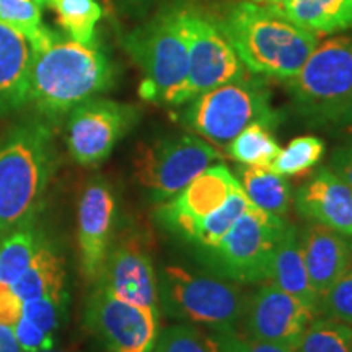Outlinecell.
I'll use <instances>...</instances> for the list:
<instances>
[{"label": "cell", "mask_w": 352, "mask_h": 352, "mask_svg": "<svg viewBox=\"0 0 352 352\" xmlns=\"http://www.w3.org/2000/svg\"><path fill=\"white\" fill-rule=\"evenodd\" d=\"M114 85V65L98 43L82 44L51 32L34 47L28 104L59 118Z\"/></svg>", "instance_id": "obj_1"}, {"label": "cell", "mask_w": 352, "mask_h": 352, "mask_svg": "<svg viewBox=\"0 0 352 352\" xmlns=\"http://www.w3.org/2000/svg\"><path fill=\"white\" fill-rule=\"evenodd\" d=\"M241 64L256 76L289 80L318 44L315 33L298 26L276 6L233 3L217 21Z\"/></svg>", "instance_id": "obj_2"}, {"label": "cell", "mask_w": 352, "mask_h": 352, "mask_svg": "<svg viewBox=\"0 0 352 352\" xmlns=\"http://www.w3.org/2000/svg\"><path fill=\"white\" fill-rule=\"evenodd\" d=\"M54 165L50 127L16 126L0 140V233L33 220Z\"/></svg>", "instance_id": "obj_3"}, {"label": "cell", "mask_w": 352, "mask_h": 352, "mask_svg": "<svg viewBox=\"0 0 352 352\" xmlns=\"http://www.w3.org/2000/svg\"><path fill=\"white\" fill-rule=\"evenodd\" d=\"M183 7L157 12L122 39V46L142 74L139 94L145 101L173 107L189 67V44Z\"/></svg>", "instance_id": "obj_4"}, {"label": "cell", "mask_w": 352, "mask_h": 352, "mask_svg": "<svg viewBox=\"0 0 352 352\" xmlns=\"http://www.w3.org/2000/svg\"><path fill=\"white\" fill-rule=\"evenodd\" d=\"M182 107L176 120L192 134L223 148L254 122L274 129L283 120L272 108L266 83L248 76L204 91Z\"/></svg>", "instance_id": "obj_5"}, {"label": "cell", "mask_w": 352, "mask_h": 352, "mask_svg": "<svg viewBox=\"0 0 352 352\" xmlns=\"http://www.w3.org/2000/svg\"><path fill=\"white\" fill-rule=\"evenodd\" d=\"M289 222L252 204L217 243L196 248L206 270L235 284L270 280L274 248Z\"/></svg>", "instance_id": "obj_6"}, {"label": "cell", "mask_w": 352, "mask_h": 352, "mask_svg": "<svg viewBox=\"0 0 352 352\" xmlns=\"http://www.w3.org/2000/svg\"><path fill=\"white\" fill-rule=\"evenodd\" d=\"M248 297L235 283L168 266L158 279V303L166 315L214 333L235 331Z\"/></svg>", "instance_id": "obj_7"}, {"label": "cell", "mask_w": 352, "mask_h": 352, "mask_svg": "<svg viewBox=\"0 0 352 352\" xmlns=\"http://www.w3.org/2000/svg\"><path fill=\"white\" fill-rule=\"evenodd\" d=\"M285 87L297 113L321 126L352 100V33L318 43Z\"/></svg>", "instance_id": "obj_8"}, {"label": "cell", "mask_w": 352, "mask_h": 352, "mask_svg": "<svg viewBox=\"0 0 352 352\" xmlns=\"http://www.w3.org/2000/svg\"><path fill=\"white\" fill-rule=\"evenodd\" d=\"M222 158V153L199 135H166L139 148L134 175L151 201L160 204Z\"/></svg>", "instance_id": "obj_9"}, {"label": "cell", "mask_w": 352, "mask_h": 352, "mask_svg": "<svg viewBox=\"0 0 352 352\" xmlns=\"http://www.w3.org/2000/svg\"><path fill=\"white\" fill-rule=\"evenodd\" d=\"M183 25L189 44V67L173 108L215 87L246 77L245 65L217 21L184 3Z\"/></svg>", "instance_id": "obj_10"}, {"label": "cell", "mask_w": 352, "mask_h": 352, "mask_svg": "<svg viewBox=\"0 0 352 352\" xmlns=\"http://www.w3.org/2000/svg\"><path fill=\"white\" fill-rule=\"evenodd\" d=\"M139 121V109L108 98H90L69 113L67 148L82 166H98Z\"/></svg>", "instance_id": "obj_11"}, {"label": "cell", "mask_w": 352, "mask_h": 352, "mask_svg": "<svg viewBox=\"0 0 352 352\" xmlns=\"http://www.w3.org/2000/svg\"><path fill=\"white\" fill-rule=\"evenodd\" d=\"M85 321L107 352H152L158 336V311L134 305L96 285Z\"/></svg>", "instance_id": "obj_12"}, {"label": "cell", "mask_w": 352, "mask_h": 352, "mask_svg": "<svg viewBox=\"0 0 352 352\" xmlns=\"http://www.w3.org/2000/svg\"><path fill=\"white\" fill-rule=\"evenodd\" d=\"M241 184L226 165H210L171 199L157 204L155 217L165 230L191 241L196 228Z\"/></svg>", "instance_id": "obj_13"}, {"label": "cell", "mask_w": 352, "mask_h": 352, "mask_svg": "<svg viewBox=\"0 0 352 352\" xmlns=\"http://www.w3.org/2000/svg\"><path fill=\"white\" fill-rule=\"evenodd\" d=\"M96 285L122 300L158 311V277L147 240L135 232L113 240Z\"/></svg>", "instance_id": "obj_14"}, {"label": "cell", "mask_w": 352, "mask_h": 352, "mask_svg": "<svg viewBox=\"0 0 352 352\" xmlns=\"http://www.w3.org/2000/svg\"><path fill=\"white\" fill-rule=\"evenodd\" d=\"M315 316V311L305 303L267 280L248 297L241 323L246 336L296 351L302 334Z\"/></svg>", "instance_id": "obj_15"}, {"label": "cell", "mask_w": 352, "mask_h": 352, "mask_svg": "<svg viewBox=\"0 0 352 352\" xmlns=\"http://www.w3.org/2000/svg\"><path fill=\"white\" fill-rule=\"evenodd\" d=\"M116 199L111 186L101 178L83 189L77 209V245L82 274L88 283H98L114 240Z\"/></svg>", "instance_id": "obj_16"}, {"label": "cell", "mask_w": 352, "mask_h": 352, "mask_svg": "<svg viewBox=\"0 0 352 352\" xmlns=\"http://www.w3.org/2000/svg\"><path fill=\"white\" fill-rule=\"evenodd\" d=\"M294 204L300 217L352 239V188L328 166L302 184Z\"/></svg>", "instance_id": "obj_17"}, {"label": "cell", "mask_w": 352, "mask_h": 352, "mask_svg": "<svg viewBox=\"0 0 352 352\" xmlns=\"http://www.w3.org/2000/svg\"><path fill=\"white\" fill-rule=\"evenodd\" d=\"M311 287L321 297L352 266L351 240L331 228L310 222L298 233Z\"/></svg>", "instance_id": "obj_18"}, {"label": "cell", "mask_w": 352, "mask_h": 352, "mask_svg": "<svg viewBox=\"0 0 352 352\" xmlns=\"http://www.w3.org/2000/svg\"><path fill=\"white\" fill-rule=\"evenodd\" d=\"M33 57L32 41L0 21V114L28 104Z\"/></svg>", "instance_id": "obj_19"}, {"label": "cell", "mask_w": 352, "mask_h": 352, "mask_svg": "<svg viewBox=\"0 0 352 352\" xmlns=\"http://www.w3.org/2000/svg\"><path fill=\"white\" fill-rule=\"evenodd\" d=\"M270 280L320 315V296L310 284L298 241V230L290 223L285 227L274 248Z\"/></svg>", "instance_id": "obj_20"}, {"label": "cell", "mask_w": 352, "mask_h": 352, "mask_svg": "<svg viewBox=\"0 0 352 352\" xmlns=\"http://www.w3.org/2000/svg\"><path fill=\"white\" fill-rule=\"evenodd\" d=\"M276 7L316 36H331L352 28V0H287Z\"/></svg>", "instance_id": "obj_21"}, {"label": "cell", "mask_w": 352, "mask_h": 352, "mask_svg": "<svg viewBox=\"0 0 352 352\" xmlns=\"http://www.w3.org/2000/svg\"><path fill=\"white\" fill-rule=\"evenodd\" d=\"M21 303L54 292H65V271L63 258L51 243L41 240L38 252L19 279L12 285Z\"/></svg>", "instance_id": "obj_22"}, {"label": "cell", "mask_w": 352, "mask_h": 352, "mask_svg": "<svg viewBox=\"0 0 352 352\" xmlns=\"http://www.w3.org/2000/svg\"><path fill=\"white\" fill-rule=\"evenodd\" d=\"M239 178L246 197L254 208L277 217L287 215L294 192L285 176L272 171L270 166L243 165L239 168Z\"/></svg>", "instance_id": "obj_23"}, {"label": "cell", "mask_w": 352, "mask_h": 352, "mask_svg": "<svg viewBox=\"0 0 352 352\" xmlns=\"http://www.w3.org/2000/svg\"><path fill=\"white\" fill-rule=\"evenodd\" d=\"M43 236L33 220L3 233L0 241V287H10L32 263Z\"/></svg>", "instance_id": "obj_24"}, {"label": "cell", "mask_w": 352, "mask_h": 352, "mask_svg": "<svg viewBox=\"0 0 352 352\" xmlns=\"http://www.w3.org/2000/svg\"><path fill=\"white\" fill-rule=\"evenodd\" d=\"M65 34L82 44L96 43V25L103 15L96 0H47Z\"/></svg>", "instance_id": "obj_25"}, {"label": "cell", "mask_w": 352, "mask_h": 352, "mask_svg": "<svg viewBox=\"0 0 352 352\" xmlns=\"http://www.w3.org/2000/svg\"><path fill=\"white\" fill-rule=\"evenodd\" d=\"M227 153L241 165L271 166L280 152L271 127L261 122L245 127L243 131L227 145Z\"/></svg>", "instance_id": "obj_26"}, {"label": "cell", "mask_w": 352, "mask_h": 352, "mask_svg": "<svg viewBox=\"0 0 352 352\" xmlns=\"http://www.w3.org/2000/svg\"><path fill=\"white\" fill-rule=\"evenodd\" d=\"M296 352H352V327L321 316L310 321Z\"/></svg>", "instance_id": "obj_27"}, {"label": "cell", "mask_w": 352, "mask_h": 352, "mask_svg": "<svg viewBox=\"0 0 352 352\" xmlns=\"http://www.w3.org/2000/svg\"><path fill=\"white\" fill-rule=\"evenodd\" d=\"M250 206L252 202L246 197L243 188H236L215 212L202 220L189 243L195 245V248H204L217 243Z\"/></svg>", "instance_id": "obj_28"}, {"label": "cell", "mask_w": 352, "mask_h": 352, "mask_svg": "<svg viewBox=\"0 0 352 352\" xmlns=\"http://www.w3.org/2000/svg\"><path fill=\"white\" fill-rule=\"evenodd\" d=\"M327 145L316 135H302L290 140L287 147L280 148L270 168L283 176H298L307 173L323 160Z\"/></svg>", "instance_id": "obj_29"}, {"label": "cell", "mask_w": 352, "mask_h": 352, "mask_svg": "<svg viewBox=\"0 0 352 352\" xmlns=\"http://www.w3.org/2000/svg\"><path fill=\"white\" fill-rule=\"evenodd\" d=\"M0 21L28 38L33 50L51 33L43 23V7L36 0H0Z\"/></svg>", "instance_id": "obj_30"}, {"label": "cell", "mask_w": 352, "mask_h": 352, "mask_svg": "<svg viewBox=\"0 0 352 352\" xmlns=\"http://www.w3.org/2000/svg\"><path fill=\"white\" fill-rule=\"evenodd\" d=\"M152 352H219L212 336L191 324H173L158 331Z\"/></svg>", "instance_id": "obj_31"}, {"label": "cell", "mask_w": 352, "mask_h": 352, "mask_svg": "<svg viewBox=\"0 0 352 352\" xmlns=\"http://www.w3.org/2000/svg\"><path fill=\"white\" fill-rule=\"evenodd\" d=\"M64 302L65 292L47 294V296L25 302L21 307V315L36 324L38 328H41L43 331L56 338L60 328V321H63Z\"/></svg>", "instance_id": "obj_32"}, {"label": "cell", "mask_w": 352, "mask_h": 352, "mask_svg": "<svg viewBox=\"0 0 352 352\" xmlns=\"http://www.w3.org/2000/svg\"><path fill=\"white\" fill-rule=\"evenodd\" d=\"M318 311L352 327V266L320 297Z\"/></svg>", "instance_id": "obj_33"}, {"label": "cell", "mask_w": 352, "mask_h": 352, "mask_svg": "<svg viewBox=\"0 0 352 352\" xmlns=\"http://www.w3.org/2000/svg\"><path fill=\"white\" fill-rule=\"evenodd\" d=\"M217 346L219 352H296L287 346L276 344V342L254 340L246 336L245 333L223 331L210 334Z\"/></svg>", "instance_id": "obj_34"}, {"label": "cell", "mask_w": 352, "mask_h": 352, "mask_svg": "<svg viewBox=\"0 0 352 352\" xmlns=\"http://www.w3.org/2000/svg\"><path fill=\"white\" fill-rule=\"evenodd\" d=\"M13 333H15L16 341L23 352H38L44 349H51L56 344V338L43 331L36 324L32 323L23 315L20 316L19 321L13 324Z\"/></svg>", "instance_id": "obj_35"}, {"label": "cell", "mask_w": 352, "mask_h": 352, "mask_svg": "<svg viewBox=\"0 0 352 352\" xmlns=\"http://www.w3.org/2000/svg\"><path fill=\"white\" fill-rule=\"evenodd\" d=\"M328 168L352 188V135L331 153Z\"/></svg>", "instance_id": "obj_36"}, {"label": "cell", "mask_w": 352, "mask_h": 352, "mask_svg": "<svg viewBox=\"0 0 352 352\" xmlns=\"http://www.w3.org/2000/svg\"><path fill=\"white\" fill-rule=\"evenodd\" d=\"M21 307L23 303L15 296L12 287H0V323L13 328L21 316Z\"/></svg>", "instance_id": "obj_37"}, {"label": "cell", "mask_w": 352, "mask_h": 352, "mask_svg": "<svg viewBox=\"0 0 352 352\" xmlns=\"http://www.w3.org/2000/svg\"><path fill=\"white\" fill-rule=\"evenodd\" d=\"M320 127L336 132V134L352 135V100L346 104V107H342L340 111L334 113L333 116H329Z\"/></svg>", "instance_id": "obj_38"}, {"label": "cell", "mask_w": 352, "mask_h": 352, "mask_svg": "<svg viewBox=\"0 0 352 352\" xmlns=\"http://www.w3.org/2000/svg\"><path fill=\"white\" fill-rule=\"evenodd\" d=\"M0 352H23L16 341L13 328L0 323Z\"/></svg>", "instance_id": "obj_39"}, {"label": "cell", "mask_w": 352, "mask_h": 352, "mask_svg": "<svg viewBox=\"0 0 352 352\" xmlns=\"http://www.w3.org/2000/svg\"><path fill=\"white\" fill-rule=\"evenodd\" d=\"M252 2H258V3L266 2V3H270V6H279V3L287 2V0H252Z\"/></svg>", "instance_id": "obj_40"}, {"label": "cell", "mask_w": 352, "mask_h": 352, "mask_svg": "<svg viewBox=\"0 0 352 352\" xmlns=\"http://www.w3.org/2000/svg\"><path fill=\"white\" fill-rule=\"evenodd\" d=\"M38 352H65V351H59L56 347H51V349H44V351H38Z\"/></svg>", "instance_id": "obj_41"}, {"label": "cell", "mask_w": 352, "mask_h": 352, "mask_svg": "<svg viewBox=\"0 0 352 352\" xmlns=\"http://www.w3.org/2000/svg\"><path fill=\"white\" fill-rule=\"evenodd\" d=\"M36 2H38L41 7H46V6H47V0H36Z\"/></svg>", "instance_id": "obj_42"}, {"label": "cell", "mask_w": 352, "mask_h": 352, "mask_svg": "<svg viewBox=\"0 0 352 352\" xmlns=\"http://www.w3.org/2000/svg\"><path fill=\"white\" fill-rule=\"evenodd\" d=\"M2 236H3V233H0V241H2Z\"/></svg>", "instance_id": "obj_43"}, {"label": "cell", "mask_w": 352, "mask_h": 352, "mask_svg": "<svg viewBox=\"0 0 352 352\" xmlns=\"http://www.w3.org/2000/svg\"><path fill=\"white\" fill-rule=\"evenodd\" d=\"M351 252H352V240H351Z\"/></svg>", "instance_id": "obj_44"}]
</instances>
